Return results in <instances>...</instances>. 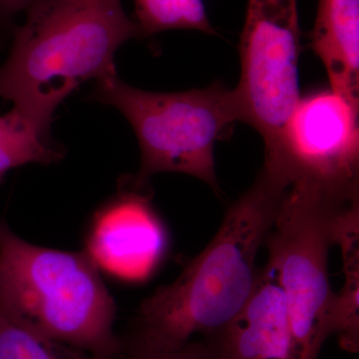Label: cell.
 I'll list each match as a JSON object with an SVG mask.
<instances>
[{
	"mask_svg": "<svg viewBox=\"0 0 359 359\" xmlns=\"http://www.w3.org/2000/svg\"><path fill=\"white\" fill-rule=\"evenodd\" d=\"M63 158L36 122L13 108L0 116V182L7 172L32 163L53 164Z\"/></svg>",
	"mask_w": 359,
	"mask_h": 359,
	"instance_id": "cell-12",
	"label": "cell"
},
{
	"mask_svg": "<svg viewBox=\"0 0 359 359\" xmlns=\"http://www.w3.org/2000/svg\"><path fill=\"white\" fill-rule=\"evenodd\" d=\"M128 359H214L205 341L189 340L178 346H162L135 337Z\"/></svg>",
	"mask_w": 359,
	"mask_h": 359,
	"instance_id": "cell-15",
	"label": "cell"
},
{
	"mask_svg": "<svg viewBox=\"0 0 359 359\" xmlns=\"http://www.w3.org/2000/svg\"><path fill=\"white\" fill-rule=\"evenodd\" d=\"M26 13L0 66V97L50 133L58 106L117 73L116 52L141 34L122 0H39Z\"/></svg>",
	"mask_w": 359,
	"mask_h": 359,
	"instance_id": "cell-2",
	"label": "cell"
},
{
	"mask_svg": "<svg viewBox=\"0 0 359 359\" xmlns=\"http://www.w3.org/2000/svg\"><path fill=\"white\" fill-rule=\"evenodd\" d=\"M133 20L141 37L170 30L215 34L203 0H133Z\"/></svg>",
	"mask_w": 359,
	"mask_h": 359,
	"instance_id": "cell-13",
	"label": "cell"
},
{
	"mask_svg": "<svg viewBox=\"0 0 359 359\" xmlns=\"http://www.w3.org/2000/svg\"><path fill=\"white\" fill-rule=\"evenodd\" d=\"M335 245L341 249L344 283L334 295L332 334L339 346L356 353L359 351V205L340 216L335 230Z\"/></svg>",
	"mask_w": 359,
	"mask_h": 359,
	"instance_id": "cell-11",
	"label": "cell"
},
{
	"mask_svg": "<svg viewBox=\"0 0 359 359\" xmlns=\"http://www.w3.org/2000/svg\"><path fill=\"white\" fill-rule=\"evenodd\" d=\"M0 311L32 332L113 359L116 306L87 250L26 242L0 219Z\"/></svg>",
	"mask_w": 359,
	"mask_h": 359,
	"instance_id": "cell-3",
	"label": "cell"
},
{
	"mask_svg": "<svg viewBox=\"0 0 359 359\" xmlns=\"http://www.w3.org/2000/svg\"><path fill=\"white\" fill-rule=\"evenodd\" d=\"M164 240L148 186H138L132 178L97 214L87 252L97 266L133 278L159 259Z\"/></svg>",
	"mask_w": 359,
	"mask_h": 359,
	"instance_id": "cell-8",
	"label": "cell"
},
{
	"mask_svg": "<svg viewBox=\"0 0 359 359\" xmlns=\"http://www.w3.org/2000/svg\"><path fill=\"white\" fill-rule=\"evenodd\" d=\"M359 203V189L328 185L308 177L290 182L264 245L268 266L283 290L294 359H318L332 334L335 292L328 254L342 212Z\"/></svg>",
	"mask_w": 359,
	"mask_h": 359,
	"instance_id": "cell-4",
	"label": "cell"
},
{
	"mask_svg": "<svg viewBox=\"0 0 359 359\" xmlns=\"http://www.w3.org/2000/svg\"><path fill=\"white\" fill-rule=\"evenodd\" d=\"M359 109L332 89L301 97L264 167L289 181L308 177L359 187Z\"/></svg>",
	"mask_w": 359,
	"mask_h": 359,
	"instance_id": "cell-7",
	"label": "cell"
},
{
	"mask_svg": "<svg viewBox=\"0 0 359 359\" xmlns=\"http://www.w3.org/2000/svg\"><path fill=\"white\" fill-rule=\"evenodd\" d=\"M205 342L214 359H294L287 299L268 266L242 311Z\"/></svg>",
	"mask_w": 359,
	"mask_h": 359,
	"instance_id": "cell-9",
	"label": "cell"
},
{
	"mask_svg": "<svg viewBox=\"0 0 359 359\" xmlns=\"http://www.w3.org/2000/svg\"><path fill=\"white\" fill-rule=\"evenodd\" d=\"M290 182L262 168L229 208L205 249L170 285L142 302L137 339L178 346L216 334L249 301L259 269L257 257L275 224Z\"/></svg>",
	"mask_w": 359,
	"mask_h": 359,
	"instance_id": "cell-1",
	"label": "cell"
},
{
	"mask_svg": "<svg viewBox=\"0 0 359 359\" xmlns=\"http://www.w3.org/2000/svg\"><path fill=\"white\" fill-rule=\"evenodd\" d=\"M311 47L330 89L359 109V0H318Z\"/></svg>",
	"mask_w": 359,
	"mask_h": 359,
	"instance_id": "cell-10",
	"label": "cell"
},
{
	"mask_svg": "<svg viewBox=\"0 0 359 359\" xmlns=\"http://www.w3.org/2000/svg\"><path fill=\"white\" fill-rule=\"evenodd\" d=\"M238 50L241 76L233 91L243 122L261 135L268 154L301 98L297 0H249Z\"/></svg>",
	"mask_w": 359,
	"mask_h": 359,
	"instance_id": "cell-6",
	"label": "cell"
},
{
	"mask_svg": "<svg viewBox=\"0 0 359 359\" xmlns=\"http://www.w3.org/2000/svg\"><path fill=\"white\" fill-rule=\"evenodd\" d=\"M90 99L113 106L131 125L140 148L133 180L148 186L156 174L172 172L199 179L219 192L215 146L243 122L233 89L222 82L173 93L145 91L125 83L117 73L96 81Z\"/></svg>",
	"mask_w": 359,
	"mask_h": 359,
	"instance_id": "cell-5",
	"label": "cell"
},
{
	"mask_svg": "<svg viewBox=\"0 0 359 359\" xmlns=\"http://www.w3.org/2000/svg\"><path fill=\"white\" fill-rule=\"evenodd\" d=\"M0 359H107L32 332L0 311Z\"/></svg>",
	"mask_w": 359,
	"mask_h": 359,
	"instance_id": "cell-14",
	"label": "cell"
},
{
	"mask_svg": "<svg viewBox=\"0 0 359 359\" xmlns=\"http://www.w3.org/2000/svg\"><path fill=\"white\" fill-rule=\"evenodd\" d=\"M39 0H0V22L8 25L22 11H27Z\"/></svg>",
	"mask_w": 359,
	"mask_h": 359,
	"instance_id": "cell-16",
	"label": "cell"
}]
</instances>
